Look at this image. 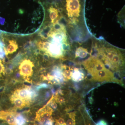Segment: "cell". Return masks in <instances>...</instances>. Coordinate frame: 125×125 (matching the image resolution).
Returning a JSON list of instances; mask_svg holds the SVG:
<instances>
[{
  "instance_id": "1",
  "label": "cell",
  "mask_w": 125,
  "mask_h": 125,
  "mask_svg": "<svg viewBox=\"0 0 125 125\" xmlns=\"http://www.w3.org/2000/svg\"><path fill=\"white\" fill-rule=\"evenodd\" d=\"M65 7L70 22L73 23L79 22L82 11L81 0H65Z\"/></svg>"
},
{
  "instance_id": "2",
  "label": "cell",
  "mask_w": 125,
  "mask_h": 125,
  "mask_svg": "<svg viewBox=\"0 0 125 125\" xmlns=\"http://www.w3.org/2000/svg\"><path fill=\"white\" fill-rule=\"evenodd\" d=\"M33 63L30 60L25 59L21 62L19 66L20 74L26 81L30 82V78L33 73Z\"/></svg>"
},
{
  "instance_id": "3",
  "label": "cell",
  "mask_w": 125,
  "mask_h": 125,
  "mask_svg": "<svg viewBox=\"0 0 125 125\" xmlns=\"http://www.w3.org/2000/svg\"><path fill=\"white\" fill-rule=\"evenodd\" d=\"M13 94L16 97L30 102L37 97L38 94L36 89H33L30 87H27L23 88L16 90Z\"/></svg>"
},
{
  "instance_id": "4",
  "label": "cell",
  "mask_w": 125,
  "mask_h": 125,
  "mask_svg": "<svg viewBox=\"0 0 125 125\" xmlns=\"http://www.w3.org/2000/svg\"><path fill=\"white\" fill-rule=\"evenodd\" d=\"M63 44L54 42H50L46 54L55 58L62 57L65 52L63 49Z\"/></svg>"
},
{
  "instance_id": "5",
  "label": "cell",
  "mask_w": 125,
  "mask_h": 125,
  "mask_svg": "<svg viewBox=\"0 0 125 125\" xmlns=\"http://www.w3.org/2000/svg\"><path fill=\"white\" fill-rule=\"evenodd\" d=\"M15 112L9 111H0V120L7 122L9 125H16L15 117L17 115Z\"/></svg>"
},
{
  "instance_id": "6",
  "label": "cell",
  "mask_w": 125,
  "mask_h": 125,
  "mask_svg": "<svg viewBox=\"0 0 125 125\" xmlns=\"http://www.w3.org/2000/svg\"><path fill=\"white\" fill-rule=\"evenodd\" d=\"M10 101L16 107L22 109L29 105V101L16 97L12 94L10 98Z\"/></svg>"
},
{
  "instance_id": "7",
  "label": "cell",
  "mask_w": 125,
  "mask_h": 125,
  "mask_svg": "<svg viewBox=\"0 0 125 125\" xmlns=\"http://www.w3.org/2000/svg\"><path fill=\"white\" fill-rule=\"evenodd\" d=\"M9 42V45L6 48L5 46L4 48L5 55L6 56H8L9 54H12L15 52L19 48L18 44L15 40H10Z\"/></svg>"
},
{
  "instance_id": "8",
  "label": "cell",
  "mask_w": 125,
  "mask_h": 125,
  "mask_svg": "<svg viewBox=\"0 0 125 125\" xmlns=\"http://www.w3.org/2000/svg\"><path fill=\"white\" fill-rule=\"evenodd\" d=\"M53 77V80L57 83H62L64 81L62 69H60L58 66L54 67L51 73Z\"/></svg>"
},
{
  "instance_id": "9",
  "label": "cell",
  "mask_w": 125,
  "mask_h": 125,
  "mask_svg": "<svg viewBox=\"0 0 125 125\" xmlns=\"http://www.w3.org/2000/svg\"><path fill=\"white\" fill-rule=\"evenodd\" d=\"M51 22L54 23L59 17V10L55 6L51 5L48 9Z\"/></svg>"
},
{
  "instance_id": "10",
  "label": "cell",
  "mask_w": 125,
  "mask_h": 125,
  "mask_svg": "<svg viewBox=\"0 0 125 125\" xmlns=\"http://www.w3.org/2000/svg\"><path fill=\"white\" fill-rule=\"evenodd\" d=\"M52 112L53 110L49 106L47 107L46 108L45 106L39 109L37 112V114L43 117L46 119H48L51 118Z\"/></svg>"
},
{
  "instance_id": "11",
  "label": "cell",
  "mask_w": 125,
  "mask_h": 125,
  "mask_svg": "<svg viewBox=\"0 0 125 125\" xmlns=\"http://www.w3.org/2000/svg\"><path fill=\"white\" fill-rule=\"evenodd\" d=\"M84 77V74L77 68H75L72 72L71 77L74 81L79 82L83 80Z\"/></svg>"
},
{
  "instance_id": "12",
  "label": "cell",
  "mask_w": 125,
  "mask_h": 125,
  "mask_svg": "<svg viewBox=\"0 0 125 125\" xmlns=\"http://www.w3.org/2000/svg\"><path fill=\"white\" fill-rule=\"evenodd\" d=\"M52 30V27L48 25L43 28L40 30L39 35L42 39H47L49 37V34Z\"/></svg>"
},
{
  "instance_id": "13",
  "label": "cell",
  "mask_w": 125,
  "mask_h": 125,
  "mask_svg": "<svg viewBox=\"0 0 125 125\" xmlns=\"http://www.w3.org/2000/svg\"><path fill=\"white\" fill-rule=\"evenodd\" d=\"M88 53V50L83 47H79L76 49L75 56L76 57L80 58H85L87 56Z\"/></svg>"
},
{
  "instance_id": "14",
  "label": "cell",
  "mask_w": 125,
  "mask_h": 125,
  "mask_svg": "<svg viewBox=\"0 0 125 125\" xmlns=\"http://www.w3.org/2000/svg\"><path fill=\"white\" fill-rule=\"evenodd\" d=\"M16 125H25L27 122V120L22 115L17 114L15 117Z\"/></svg>"
},
{
  "instance_id": "15",
  "label": "cell",
  "mask_w": 125,
  "mask_h": 125,
  "mask_svg": "<svg viewBox=\"0 0 125 125\" xmlns=\"http://www.w3.org/2000/svg\"><path fill=\"white\" fill-rule=\"evenodd\" d=\"M22 54L21 53H19L15 57V58L13 60V62L14 64L17 65V64L20 62L22 58Z\"/></svg>"
},
{
  "instance_id": "16",
  "label": "cell",
  "mask_w": 125,
  "mask_h": 125,
  "mask_svg": "<svg viewBox=\"0 0 125 125\" xmlns=\"http://www.w3.org/2000/svg\"><path fill=\"white\" fill-rule=\"evenodd\" d=\"M5 73V69L2 61L0 59V77L2 74L4 75Z\"/></svg>"
},
{
  "instance_id": "17",
  "label": "cell",
  "mask_w": 125,
  "mask_h": 125,
  "mask_svg": "<svg viewBox=\"0 0 125 125\" xmlns=\"http://www.w3.org/2000/svg\"><path fill=\"white\" fill-rule=\"evenodd\" d=\"M34 44L31 41H29L26 43L24 46V48L25 49H30L32 47H33Z\"/></svg>"
},
{
  "instance_id": "18",
  "label": "cell",
  "mask_w": 125,
  "mask_h": 125,
  "mask_svg": "<svg viewBox=\"0 0 125 125\" xmlns=\"http://www.w3.org/2000/svg\"><path fill=\"white\" fill-rule=\"evenodd\" d=\"M48 86H49V85H48V84L45 83H41L39 84L38 86H36V89H35L37 91V90L40 89L46 88H48V87H49Z\"/></svg>"
},
{
  "instance_id": "19",
  "label": "cell",
  "mask_w": 125,
  "mask_h": 125,
  "mask_svg": "<svg viewBox=\"0 0 125 125\" xmlns=\"http://www.w3.org/2000/svg\"><path fill=\"white\" fill-rule=\"evenodd\" d=\"M56 101L57 102L62 104L65 102V99L63 97L57 96L55 98Z\"/></svg>"
},
{
  "instance_id": "20",
  "label": "cell",
  "mask_w": 125,
  "mask_h": 125,
  "mask_svg": "<svg viewBox=\"0 0 125 125\" xmlns=\"http://www.w3.org/2000/svg\"><path fill=\"white\" fill-rule=\"evenodd\" d=\"M5 55L4 48L0 47V59H3Z\"/></svg>"
},
{
  "instance_id": "21",
  "label": "cell",
  "mask_w": 125,
  "mask_h": 125,
  "mask_svg": "<svg viewBox=\"0 0 125 125\" xmlns=\"http://www.w3.org/2000/svg\"><path fill=\"white\" fill-rule=\"evenodd\" d=\"M65 121L64 119L62 118H60L58 120H56V125H59L64 124Z\"/></svg>"
},
{
  "instance_id": "22",
  "label": "cell",
  "mask_w": 125,
  "mask_h": 125,
  "mask_svg": "<svg viewBox=\"0 0 125 125\" xmlns=\"http://www.w3.org/2000/svg\"><path fill=\"white\" fill-rule=\"evenodd\" d=\"M44 125H54V121L52 118H49L45 122Z\"/></svg>"
},
{
  "instance_id": "23",
  "label": "cell",
  "mask_w": 125,
  "mask_h": 125,
  "mask_svg": "<svg viewBox=\"0 0 125 125\" xmlns=\"http://www.w3.org/2000/svg\"><path fill=\"white\" fill-rule=\"evenodd\" d=\"M75 120H73V119H69L67 120L66 124L67 125H75Z\"/></svg>"
},
{
  "instance_id": "24",
  "label": "cell",
  "mask_w": 125,
  "mask_h": 125,
  "mask_svg": "<svg viewBox=\"0 0 125 125\" xmlns=\"http://www.w3.org/2000/svg\"><path fill=\"white\" fill-rule=\"evenodd\" d=\"M96 125H108L107 123L105 120H101L99 121L98 122L96 123Z\"/></svg>"
},
{
  "instance_id": "25",
  "label": "cell",
  "mask_w": 125,
  "mask_h": 125,
  "mask_svg": "<svg viewBox=\"0 0 125 125\" xmlns=\"http://www.w3.org/2000/svg\"><path fill=\"white\" fill-rule=\"evenodd\" d=\"M51 106L52 108L54 109H56L57 107V105L55 102H52L51 103Z\"/></svg>"
},
{
  "instance_id": "26",
  "label": "cell",
  "mask_w": 125,
  "mask_h": 125,
  "mask_svg": "<svg viewBox=\"0 0 125 125\" xmlns=\"http://www.w3.org/2000/svg\"><path fill=\"white\" fill-rule=\"evenodd\" d=\"M67 125L65 123L64 124H62V125Z\"/></svg>"
}]
</instances>
